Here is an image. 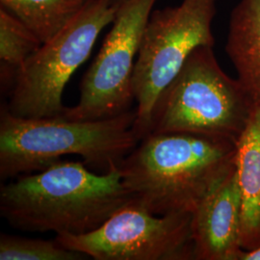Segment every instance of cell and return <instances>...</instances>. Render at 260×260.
Masks as SVG:
<instances>
[{"label": "cell", "instance_id": "1", "mask_svg": "<svg viewBox=\"0 0 260 260\" xmlns=\"http://www.w3.org/2000/svg\"><path fill=\"white\" fill-rule=\"evenodd\" d=\"M237 142L188 132L149 133L119 165L133 201L151 213L192 214L236 165Z\"/></svg>", "mask_w": 260, "mask_h": 260}, {"label": "cell", "instance_id": "2", "mask_svg": "<svg viewBox=\"0 0 260 260\" xmlns=\"http://www.w3.org/2000/svg\"><path fill=\"white\" fill-rule=\"evenodd\" d=\"M132 201L119 166L101 175L85 162L56 161L1 186L0 214L16 230L84 234Z\"/></svg>", "mask_w": 260, "mask_h": 260}, {"label": "cell", "instance_id": "3", "mask_svg": "<svg viewBox=\"0 0 260 260\" xmlns=\"http://www.w3.org/2000/svg\"><path fill=\"white\" fill-rule=\"evenodd\" d=\"M136 111L93 121L63 116L20 118L6 105L0 111V177L2 180L41 171L61 156L79 155L87 166L106 173L119 166L140 142Z\"/></svg>", "mask_w": 260, "mask_h": 260}, {"label": "cell", "instance_id": "4", "mask_svg": "<svg viewBox=\"0 0 260 260\" xmlns=\"http://www.w3.org/2000/svg\"><path fill=\"white\" fill-rule=\"evenodd\" d=\"M211 46L189 55L154 104L149 133L188 132L237 142L259 99L226 75Z\"/></svg>", "mask_w": 260, "mask_h": 260}, {"label": "cell", "instance_id": "5", "mask_svg": "<svg viewBox=\"0 0 260 260\" xmlns=\"http://www.w3.org/2000/svg\"><path fill=\"white\" fill-rule=\"evenodd\" d=\"M122 1L87 0L64 27L43 43L16 73L5 104L10 113L20 118L62 116L66 85L113 22Z\"/></svg>", "mask_w": 260, "mask_h": 260}, {"label": "cell", "instance_id": "6", "mask_svg": "<svg viewBox=\"0 0 260 260\" xmlns=\"http://www.w3.org/2000/svg\"><path fill=\"white\" fill-rule=\"evenodd\" d=\"M216 0H182L175 7L151 12L136 58L132 90L137 102L135 130L149 134L154 104L187 58L201 46L214 47Z\"/></svg>", "mask_w": 260, "mask_h": 260}, {"label": "cell", "instance_id": "7", "mask_svg": "<svg viewBox=\"0 0 260 260\" xmlns=\"http://www.w3.org/2000/svg\"><path fill=\"white\" fill-rule=\"evenodd\" d=\"M191 220V214L151 213L132 200L92 232L55 239L94 260H192Z\"/></svg>", "mask_w": 260, "mask_h": 260}, {"label": "cell", "instance_id": "8", "mask_svg": "<svg viewBox=\"0 0 260 260\" xmlns=\"http://www.w3.org/2000/svg\"><path fill=\"white\" fill-rule=\"evenodd\" d=\"M157 0H123L102 48L80 84L79 101L62 115L73 121H93L129 111L134 100L135 58Z\"/></svg>", "mask_w": 260, "mask_h": 260}, {"label": "cell", "instance_id": "9", "mask_svg": "<svg viewBox=\"0 0 260 260\" xmlns=\"http://www.w3.org/2000/svg\"><path fill=\"white\" fill-rule=\"evenodd\" d=\"M241 209L235 165L192 214L196 260H239Z\"/></svg>", "mask_w": 260, "mask_h": 260}, {"label": "cell", "instance_id": "10", "mask_svg": "<svg viewBox=\"0 0 260 260\" xmlns=\"http://www.w3.org/2000/svg\"><path fill=\"white\" fill-rule=\"evenodd\" d=\"M236 169L242 197L240 246L252 251L260 247V100L237 141Z\"/></svg>", "mask_w": 260, "mask_h": 260}, {"label": "cell", "instance_id": "11", "mask_svg": "<svg viewBox=\"0 0 260 260\" xmlns=\"http://www.w3.org/2000/svg\"><path fill=\"white\" fill-rule=\"evenodd\" d=\"M225 50L238 79L260 100V0H241L233 9Z\"/></svg>", "mask_w": 260, "mask_h": 260}, {"label": "cell", "instance_id": "12", "mask_svg": "<svg viewBox=\"0 0 260 260\" xmlns=\"http://www.w3.org/2000/svg\"><path fill=\"white\" fill-rule=\"evenodd\" d=\"M87 0H0L1 7L16 16L42 43L65 26Z\"/></svg>", "mask_w": 260, "mask_h": 260}, {"label": "cell", "instance_id": "13", "mask_svg": "<svg viewBox=\"0 0 260 260\" xmlns=\"http://www.w3.org/2000/svg\"><path fill=\"white\" fill-rule=\"evenodd\" d=\"M42 44L40 39L20 19L1 7L0 60L2 80L13 84L19 67Z\"/></svg>", "mask_w": 260, "mask_h": 260}, {"label": "cell", "instance_id": "14", "mask_svg": "<svg viewBox=\"0 0 260 260\" xmlns=\"http://www.w3.org/2000/svg\"><path fill=\"white\" fill-rule=\"evenodd\" d=\"M85 256L71 251L56 239L43 240L1 234L0 260H79Z\"/></svg>", "mask_w": 260, "mask_h": 260}, {"label": "cell", "instance_id": "15", "mask_svg": "<svg viewBox=\"0 0 260 260\" xmlns=\"http://www.w3.org/2000/svg\"><path fill=\"white\" fill-rule=\"evenodd\" d=\"M239 260H260V247L252 251H243L240 253Z\"/></svg>", "mask_w": 260, "mask_h": 260}]
</instances>
